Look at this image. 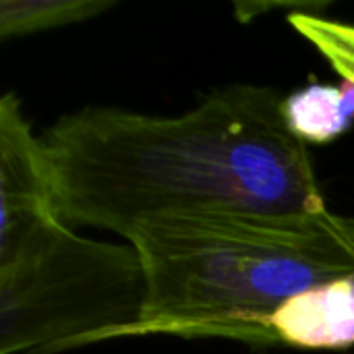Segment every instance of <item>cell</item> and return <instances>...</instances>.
<instances>
[{
  "label": "cell",
  "mask_w": 354,
  "mask_h": 354,
  "mask_svg": "<svg viewBox=\"0 0 354 354\" xmlns=\"http://www.w3.org/2000/svg\"><path fill=\"white\" fill-rule=\"evenodd\" d=\"M114 0H2L0 37H21L81 23L112 8Z\"/></svg>",
  "instance_id": "5b68a950"
},
{
  "label": "cell",
  "mask_w": 354,
  "mask_h": 354,
  "mask_svg": "<svg viewBox=\"0 0 354 354\" xmlns=\"http://www.w3.org/2000/svg\"><path fill=\"white\" fill-rule=\"evenodd\" d=\"M145 303L120 338L183 336L276 344L268 322L292 297L354 274V220L205 214L139 222Z\"/></svg>",
  "instance_id": "7a4b0ae2"
},
{
  "label": "cell",
  "mask_w": 354,
  "mask_h": 354,
  "mask_svg": "<svg viewBox=\"0 0 354 354\" xmlns=\"http://www.w3.org/2000/svg\"><path fill=\"white\" fill-rule=\"evenodd\" d=\"M0 354H56L120 340L145 303L131 245L81 236L52 207L41 164L0 166Z\"/></svg>",
  "instance_id": "3957f363"
},
{
  "label": "cell",
  "mask_w": 354,
  "mask_h": 354,
  "mask_svg": "<svg viewBox=\"0 0 354 354\" xmlns=\"http://www.w3.org/2000/svg\"><path fill=\"white\" fill-rule=\"evenodd\" d=\"M290 27L305 37L328 62L330 66L354 85V25L334 19H326L313 12H290Z\"/></svg>",
  "instance_id": "8992f818"
},
{
  "label": "cell",
  "mask_w": 354,
  "mask_h": 354,
  "mask_svg": "<svg viewBox=\"0 0 354 354\" xmlns=\"http://www.w3.org/2000/svg\"><path fill=\"white\" fill-rule=\"evenodd\" d=\"M284 118L301 141L330 143L354 122V85L311 83L284 97Z\"/></svg>",
  "instance_id": "277c9868"
},
{
  "label": "cell",
  "mask_w": 354,
  "mask_h": 354,
  "mask_svg": "<svg viewBox=\"0 0 354 354\" xmlns=\"http://www.w3.org/2000/svg\"><path fill=\"white\" fill-rule=\"evenodd\" d=\"M284 97L232 83L178 116L89 106L39 139L54 214L118 236L176 216H315L328 212L307 143Z\"/></svg>",
  "instance_id": "6da1fadb"
}]
</instances>
